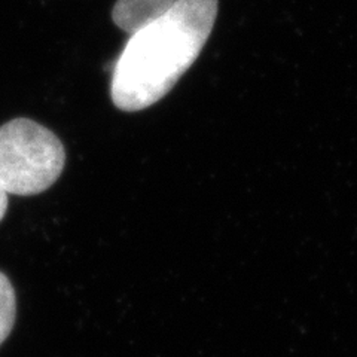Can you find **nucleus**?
<instances>
[{
	"label": "nucleus",
	"instance_id": "2",
	"mask_svg": "<svg viewBox=\"0 0 357 357\" xmlns=\"http://www.w3.org/2000/svg\"><path fill=\"white\" fill-rule=\"evenodd\" d=\"M64 164L63 143L38 122L17 118L0 127V186L6 194L29 197L47 191Z\"/></svg>",
	"mask_w": 357,
	"mask_h": 357
},
{
	"label": "nucleus",
	"instance_id": "3",
	"mask_svg": "<svg viewBox=\"0 0 357 357\" xmlns=\"http://www.w3.org/2000/svg\"><path fill=\"white\" fill-rule=\"evenodd\" d=\"M177 0H118L112 9L115 24L132 36L167 15Z\"/></svg>",
	"mask_w": 357,
	"mask_h": 357
},
{
	"label": "nucleus",
	"instance_id": "4",
	"mask_svg": "<svg viewBox=\"0 0 357 357\" xmlns=\"http://www.w3.org/2000/svg\"><path fill=\"white\" fill-rule=\"evenodd\" d=\"M17 317V299L15 290L9 278L0 273V345L9 337L15 325Z\"/></svg>",
	"mask_w": 357,
	"mask_h": 357
},
{
	"label": "nucleus",
	"instance_id": "1",
	"mask_svg": "<svg viewBox=\"0 0 357 357\" xmlns=\"http://www.w3.org/2000/svg\"><path fill=\"white\" fill-rule=\"evenodd\" d=\"M216 17L218 0H177L169 14L130 36L112 75L114 105L139 112L169 94L203 51Z\"/></svg>",
	"mask_w": 357,
	"mask_h": 357
},
{
	"label": "nucleus",
	"instance_id": "5",
	"mask_svg": "<svg viewBox=\"0 0 357 357\" xmlns=\"http://www.w3.org/2000/svg\"><path fill=\"white\" fill-rule=\"evenodd\" d=\"M6 210H8V194L5 192V189L0 186V220L5 218Z\"/></svg>",
	"mask_w": 357,
	"mask_h": 357
}]
</instances>
